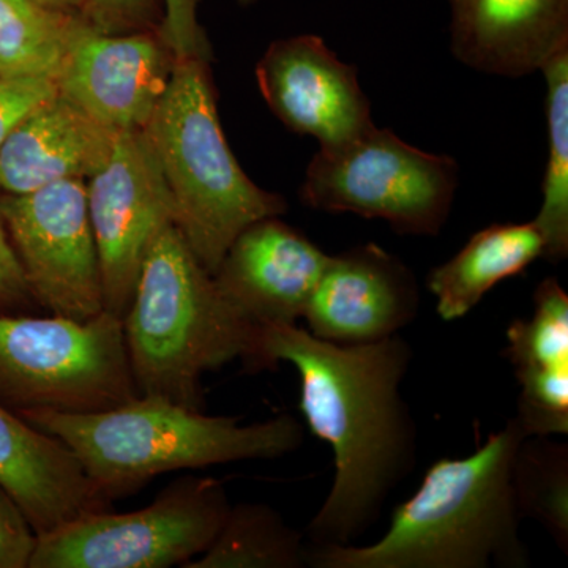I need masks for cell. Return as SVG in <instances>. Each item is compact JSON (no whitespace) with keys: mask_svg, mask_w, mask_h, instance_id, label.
<instances>
[{"mask_svg":"<svg viewBox=\"0 0 568 568\" xmlns=\"http://www.w3.org/2000/svg\"><path fill=\"white\" fill-rule=\"evenodd\" d=\"M280 362L297 369L306 424L334 452V484L306 529V545H353L416 463V425L399 392L413 349L398 335L336 345L297 324L257 328L248 368Z\"/></svg>","mask_w":568,"mask_h":568,"instance_id":"obj_1","label":"cell"},{"mask_svg":"<svg viewBox=\"0 0 568 568\" xmlns=\"http://www.w3.org/2000/svg\"><path fill=\"white\" fill-rule=\"evenodd\" d=\"M528 436L517 418L466 458L439 459L396 507L390 528L368 547L308 548L316 568H525L511 469Z\"/></svg>","mask_w":568,"mask_h":568,"instance_id":"obj_2","label":"cell"},{"mask_svg":"<svg viewBox=\"0 0 568 568\" xmlns=\"http://www.w3.org/2000/svg\"><path fill=\"white\" fill-rule=\"evenodd\" d=\"M18 416L69 447L104 504L174 470L293 454L305 436L304 426L287 414L241 425L239 418L205 416L142 395L99 413L32 409Z\"/></svg>","mask_w":568,"mask_h":568,"instance_id":"obj_3","label":"cell"},{"mask_svg":"<svg viewBox=\"0 0 568 568\" xmlns=\"http://www.w3.org/2000/svg\"><path fill=\"white\" fill-rule=\"evenodd\" d=\"M122 324L138 394L197 410L204 373L234 361L248 368L257 332L224 301L174 223L145 254Z\"/></svg>","mask_w":568,"mask_h":568,"instance_id":"obj_4","label":"cell"},{"mask_svg":"<svg viewBox=\"0 0 568 568\" xmlns=\"http://www.w3.org/2000/svg\"><path fill=\"white\" fill-rule=\"evenodd\" d=\"M174 204V224L213 275L242 231L287 211L280 194L245 174L224 136L209 62L175 59L144 129Z\"/></svg>","mask_w":568,"mask_h":568,"instance_id":"obj_5","label":"cell"},{"mask_svg":"<svg viewBox=\"0 0 568 568\" xmlns=\"http://www.w3.org/2000/svg\"><path fill=\"white\" fill-rule=\"evenodd\" d=\"M138 396L121 317L0 313V403L13 413H99Z\"/></svg>","mask_w":568,"mask_h":568,"instance_id":"obj_6","label":"cell"},{"mask_svg":"<svg viewBox=\"0 0 568 568\" xmlns=\"http://www.w3.org/2000/svg\"><path fill=\"white\" fill-rule=\"evenodd\" d=\"M459 168L452 156L407 144L388 129L320 148L306 168L301 200L306 207L384 220L405 235H437L457 193Z\"/></svg>","mask_w":568,"mask_h":568,"instance_id":"obj_7","label":"cell"},{"mask_svg":"<svg viewBox=\"0 0 568 568\" xmlns=\"http://www.w3.org/2000/svg\"><path fill=\"white\" fill-rule=\"evenodd\" d=\"M230 508L216 478H178L140 510L89 511L37 536L29 568H185L211 547Z\"/></svg>","mask_w":568,"mask_h":568,"instance_id":"obj_8","label":"cell"},{"mask_svg":"<svg viewBox=\"0 0 568 568\" xmlns=\"http://www.w3.org/2000/svg\"><path fill=\"white\" fill-rule=\"evenodd\" d=\"M0 211L36 304L74 321L100 315L102 271L88 183L70 179L31 193H2Z\"/></svg>","mask_w":568,"mask_h":568,"instance_id":"obj_9","label":"cell"},{"mask_svg":"<svg viewBox=\"0 0 568 568\" xmlns=\"http://www.w3.org/2000/svg\"><path fill=\"white\" fill-rule=\"evenodd\" d=\"M85 183L104 312L122 320L145 254L174 223L173 197L144 130L118 134L110 160Z\"/></svg>","mask_w":568,"mask_h":568,"instance_id":"obj_10","label":"cell"},{"mask_svg":"<svg viewBox=\"0 0 568 568\" xmlns=\"http://www.w3.org/2000/svg\"><path fill=\"white\" fill-rule=\"evenodd\" d=\"M174 63L159 32L103 33L81 17L55 85L110 132H138L151 122Z\"/></svg>","mask_w":568,"mask_h":568,"instance_id":"obj_11","label":"cell"},{"mask_svg":"<svg viewBox=\"0 0 568 568\" xmlns=\"http://www.w3.org/2000/svg\"><path fill=\"white\" fill-rule=\"evenodd\" d=\"M257 88L276 118L320 148H334L375 126L357 69L321 37L276 40L256 65Z\"/></svg>","mask_w":568,"mask_h":568,"instance_id":"obj_12","label":"cell"},{"mask_svg":"<svg viewBox=\"0 0 568 568\" xmlns=\"http://www.w3.org/2000/svg\"><path fill=\"white\" fill-rule=\"evenodd\" d=\"M420 305L416 275L376 244L331 256L304 320L310 334L336 345L390 338L413 323Z\"/></svg>","mask_w":568,"mask_h":568,"instance_id":"obj_13","label":"cell"},{"mask_svg":"<svg viewBox=\"0 0 568 568\" xmlns=\"http://www.w3.org/2000/svg\"><path fill=\"white\" fill-rule=\"evenodd\" d=\"M328 256L280 216L250 224L213 274L224 301L254 328L297 324Z\"/></svg>","mask_w":568,"mask_h":568,"instance_id":"obj_14","label":"cell"},{"mask_svg":"<svg viewBox=\"0 0 568 568\" xmlns=\"http://www.w3.org/2000/svg\"><path fill=\"white\" fill-rule=\"evenodd\" d=\"M450 50L481 73L521 78L568 50V0H447Z\"/></svg>","mask_w":568,"mask_h":568,"instance_id":"obj_15","label":"cell"},{"mask_svg":"<svg viewBox=\"0 0 568 568\" xmlns=\"http://www.w3.org/2000/svg\"><path fill=\"white\" fill-rule=\"evenodd\" d=\"M115 138L58 92L0 148V192L26 194L70 179L89 181L110 160Z\"/></svg>","mask_w":568,"mask_h":568,"instance_id":"obj_16","label":"cell"},{"mask_svg":"<svg viewBox=\"0 0 568 568\" xmlns=\"http://www.w3.org/2000/svg\"><path fill=\"white\" fill-rule=\"evenodd\" d=\"M0 485L17 500L37 536L104 510L69 447L0 403Z\"/></svg>","mask_w":568,"mask_h":568,"instance_id":"obj_17","label":"cell"},{"mask_svg":"<svg viewBox=\"0 0 568 568\" xmlns=\"http://www.w3.org/2000/svg\"><path fill=\"white\" fill-rule=\"evenodd\" d=\"M544 237L534 222L496 223L478 231L428 276L437 315L448 323L469 315L497 284L525 274L544 257Z\"/></svg>","mask_w":568,"mask_h":568,"instance_id":"obj_18","label":"cell"},{"mask_svg":"<svg viewBox=\"0 0 568 568\" xmlns=\"http://www.w3.org/2000/svg\"><path fill=\"white\" fill-rule=\"evenodd\" d=\"M308 545L275 508L265 504L231 507L207 551L185 568H301Z\"/></svg>","mask_w":568,"mask_h":568,"instance_id":"obj_19","label":"cell"},{"mask_svg":"<svg viewBox=\"0 0 568 568\" xmlns=\"http://www.w3.org/2000/svg\"><path fill=\"white\" fill-rule=\"evenodd\" d=\"M80 22L37 0H0V77L55 82Z\"/></svg>","mask_w":568,"mask_h":568,"instance_id":"obj_20","label":"cell"},{"mask_svg":"<svg viewBox=\"0 0 568 568\" xmlns=\"http://www.w3.org/2000/svg\"><path fill=\"white\" fill-rule=\"evenodd\" d=\"M540 71L547 81L548 160L534 224L544 237L545 260L560 263L568 256V50Z\"/></svg>","mask_w":568,"mask_h":568,"instance_id":"obj_21","label":"cell"},{"mask_svg":"<svg viewBox=\"0 0 568 568\" xmlns=\"http://www.w3.org/2000/svg\"><path fill=\"white\" fill-rule=\"evenodd\" d=\"M519 518L536 519L568 549V446L549 436H526L511 469Z\"/></svg>","mask_w":568,"mask_h":568,"instance_id":"obj_22","label":"cell"},{"mask_svg":"<svg viewBox=\"0 0 568 568\" xmlns=\"http://www.w3.org/2000/svg\"><path fill=\"white\" fill-rule=\"evenodd\" d=\"M507 357L517 379L568 369V294L558 280L538 284L532 316L508 325Z\"/></svg>","mask_w":568,"mask_h":568,"instance_id":"obj_23","label":"cell"},{"mask_svg":"<svg viewBox=\"0 0 568 568\" xmlns=\"http://www.w3.org/2000/svg\"><path fill=\"white\" fill-rule=\"evenodd\" d=\"M517 420L528 436L568 433V369L519 377Z\"/></svg>","mask_w":568,"mask_h":568,"instance_id":"obj_24","label":"cell"},{"mask_svg":"<svg viewBox=\"0 0 568 568\" xmlns=\"http://www.w3.org/2000/svg\"><path fill=\"white\" fill-rule=\"evenodd\" d=\"M80 14L103 33L159 32L163 0H84Z\"/></svg>","mask_w":568,"mask_h":568,"instance_id":"obj_25","label":"cell"},{"mask_svg":"<svg viewBox=\"0 0 568 568\" xmlns=\"http://www.w3.org/2000/svg\"><path fill=\"white\" fill-rule=\"evenodd\" d=\"M200 0H163V21L160 37L175 59H197L211 62L212 48L200 18Z\"/></svg>","mask_w":568,"mask_h":568,"instance_id":"obj_26","label":"cell"},{"mask_svg":"<svg viewBox=\"0 0 568 568\" xmlns=\"http://www.w3.org/2000/svg\"><path fill=\"white\" fill-rule=\"evenodd\" d=\"M55 93L58 85L51 80L0 77V148L37 106Z\"/></svg>","mask_w":568,"mask_h":568,"instance_id":"obj_27","label":"cell"},{"mask_svg":"<svg viewBox=\"0 0 568 568\" xmlns=\"http://www.w3.org/2000/svg\"><path fill=\"white\" fill-rule=\"evenodd\" d=\"M36 545L31 523L0 485V568H29Z\"/></svg>","mask_w":568,"mask_h":568,"instance_id":"obj_28","label":"cell"},{"mask_svg":"<svg viewBox=\"0 0 568 568\" xmlns=\"http://www.w3.org/2000/svg\"><path fill=\"white\" fill-rule=\"evenodd\" d=\"M32 304H36V301L29 291L24 272L11 245L9 231L0 211V310L28 308Z\"/></svg>","mask_w":568,"mask_h":568,"instance_id":"obj_29","label":"cell"},{"mask_svg":"<svg viewBox=\"0 0 568 568\" xmlns=\"http://www.w3.org/2000/svg\"><path fill=\"white\" fill-rule=\"evenodd\" d=\"M51 9L67 11V13H81L84 0H37Z\"/></svg>","mask_w":568,"mask_h":568,"instance_id":"obj_30","label":"cell"},{"mask_svg":"<svg viewBox=\"0 0 568 568\" xmlns=\"http://www.w3.org/2000/svg\"><path fill=\"white\" fill-rule=\"evenodd\" d=\"M235 2H237L239 6L248 7L254 6V3L261 2V0H235Z\"/></svg>","mask_w":568,"mask_h":568,"instance_id":"obj_31","label":"cell"}]
</instances>
